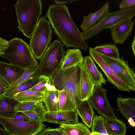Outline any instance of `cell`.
I'll return each instance as SVG.
<instances>
[{
	"instance_id": "obj_1",
	"label": "cell",
	"mask_w": 135,
	"mask_h": 135,
	"mask_svg": "<svg viewBox=\"0 0 135 135\" xmlns=\"http://www.w3.org/2000/svg\"><path fill=\"white\" fill-rule=\"evenodd\" d=\"M46 15L54 32L66 47L87 50L88 45L64 4L50 5Z\"/></svg>"
},
{
	"instance_id": "obj_2",
	"label": "cell",
	"mask_w": 135,
	"mask_h": 135,
	"mask_svg": "<svg viewBox=\"0 0 135 135\" xmlns=\"http://www.w3.org/2000/svg\"><path fill=\"white\" fill-rule=\"evenodd\" d=\"M82 62L64 69L60 68L50 78V84L58 90L66 91L76 106L81 102L80 85Z\"/></svg>"
},
{
	"instance_id": "obj_3",
	"label": "cell",
	"mask_w": 135,
	"mask_h": 135,
	"mask_svg": "<svg viewBox=\"0 0 135 135\" xmlns=\"http://www.w3.org/2000/svg\"><path fill=\"white\" fill-rule=\"evenodd\" d=\"M40 0H18L15 5L18 28L27 37L31 38L41 13Z\"/></svg>"
},
{
	"instance_id": "obj_4",
	"label": "cell",
	"mask_w": 135,
	"mask_h": 135,
	"mask_svg": "<svg viewBox=\"0 0 135 135\" xmlns=\"http://www.w3.org/2000/svg\"><path fill=\"white\" fill-rule=\"evenodd\" d=\"M0 56L8 60L12 65L25 69L30 66L36 67L38 64L30 46L20 38H14L9 41Z\"/></svg>"
},
{
	"instance_id": "obj_5",
	"label": "cell",
	"mask_w": 135,
	"mask_h": 135,
	"mask_svg": "<svg viewBox=\"0 0 135 135\" xmlns=\"http://www.w3.org/2000/svg\"><path fill=\"white\" fill-rule=\"evenodd\" d=\"M63 46V44L57 39L50 44L36 67L40 75L50 78L60 68L65 53Z\"/></svg>"
},
{
	"instance_id": "obj_6",
	"label": "cell",
	"mask_w": 135,
	"mask_h": 135,
	"mask_svg": "<svg viewBox=\"0 0 135 135\" xmlns=\"http://www.w3.org/2000/svg\"><path fill=\"white\" fill-rule=\"evenodd\" d=\"M52 30L45 16L38 20L31 37L30 46L35 58L40 60L52 40Z\"/></svg>"
},
{
	"instance_id": "obj_7",
	"label": "cell",
	"mask_w": 135,
	"mask_h": 135,
	"mask_svg": "<svg viewBox=\"0 0 135 135\" xmlns=\"http://www.w3.org/2000/svg\"><path fill=\"white\" fill-rule=\"evenodd\" d=\"M135 16V6L110 12L109 14L98 24L87 31L81 33L85 40L93 37L101 31L110 28L122 21L132 19Z\"/></svg>"
},
{
	"instance_id": "obj_8",
	"label": "cell",
	"mask_w": 135,
	"mask_h": 135,
	"mask_svg": "<svg viewBox=\"0 0 135 135\" xmlns=\"http://www.w3.org/2000/svg\"><path fill=\"white\" fill-rule=\"evenodd\" d=\"M0 123L13 135H37L46 125L32 120L29 122L0 117Z\"/></svg>"
},
{
	"instance_id": "obj_9",
	"label": "cell",
	"mask_w": 135,
	"mask_h": 135,
	"mask_svg": "<svg viewBox=\"0 0 135 135\" xmlns=\"http://www.w3.org/2000/svg\"><path fill=\"white\" fill-rule=\"evenodd\" d=\"M103 59L112 70L129 87L131 90H135V73L127 61L122 57L111 58L100 55Z\"/></svg>"
},
{
	"instance_id": "obj_10",
	"label": "cell",
	"mask_w": 135,
	"mask_h": 135,
	"mask_svg": "<svg viewBox=\"0 0 135 135\" xmlns=\"http://www.w3.org/2000/svg\"><path fill=\"white\" fill-rule=\"evenodd\" d=\"M88 100L98 113L108 118H116L114 109L109 104L106 90L102 86H95Z\"/></svg>"
},
{
	"instance_id": "obj_11",
	"label": "cell",
	"mask_w": 135,
	"mask_h": 135,
	"mask_svg": "<svg viewBox=\"0 0 135 135\" xmlns=\"http://www.w3.org/2000/svg\"><path fill=\"white\" fill-rule=\"evenodd\" d=\"M89 51L91 58L102 70L110 83L118 90L128 92L130 91L129 87L107 64L100 54L95 51L93 48L90 47Z\"/></svg>"
},
{
	"instance_id": "obj_12",
	"label": "cell",
	"mask_w": 135,
	"mask_h": 135,
	"mask_svg": "<svg viewBox=\"0 0 135 135\" xmlns=\"http://www.w3.org/2000/svg\"><path fill=\"white\" fill-rule=\"evenodd\" d=\"M25 69L0 61V84L9 89L22 76Z\"/></svg>"
},
{
	"instance_id": "obj_13",
	"label": "cell",
	"mask_w": 135,
	"mask_h": 135,
	"mask_svg": "<svg viewBox=\"0 0 135 135\" xmlns=\"http://www.w3.org/2000/svg\"><path fill=\"white\" fill-rule=\"evenodd\" d=\"M134 24V21L130 19L122 21L110 27L113 41L116 44H123L131 35Z\"/></svg>"
},
{
	"instance_id": "obj_14",
	"label": "cell",
	"mask_w": 135,
	"mask_h": 135,
	"mask_svg": "<svg viewBox=\"0 0 135 135\" xmlns=\"http://www.w3.org/2000/svg\"><path fill=\"white\" fill-rule=\"evenodd\" d=\"M46 121L47 122L70 124L79 123L78 114L76 110L47 112Z\"/></svg>"
},
{
	"instance_id": "obj_15",
	"label": "cell",
	"mask_w": 135,
	"mask_h": 135,
	"mask_svg": "<svg viewBox=\"0 0 135 135\" xmlns=\"http://www.w3.org/2000/svg\"><path fill=\"white\" fill-rule=\"evenodd\" d=\"M109 8V3L107 2L96 12L84 16L81 26L82 31L89 30L101 22L110 13Z\"/></svg>"
},
{
	"instance_id": "obj_16",
	"label": "cell",
	"mask_w": 135,
	"mask_h": 135,
	"mask_svg": "<svg viewBox=\"0 0 135 135\" xmlns=\"http://www.w3.org/2000/svg\"><path fill=\"white\" fill-rule=\"evenodd\" d=\"M46 90L43 103L47 112L60 111L58 90L50 84V81L46 84Z\"/></svg>"
},
{
	"instance_id": "obj_17",
	"label": "cell",
	"mask_w": 135,
	"mask_h": 135,
	"mask_svg": "<svg viewBox=\"0 0 135 135\" xmlns=\"http://www.w3.org/2000/svg\"><path fill=\"white\" fill-rule=\"evenodd\" d=\"M82 65L86 70L95 86H102V84H106L107 81L103 77L90 56H86L83 58Z\"/></svg>"
},
{
	"instance_id": "obj_18",
	"label": "cell",
	"mask_w": 135,
	"mask_h": 135,
	"mask_svg": "<svg viewBox=\"0 0 135 135\" xmlns=\"http://www.w3.org/2000/svg\"><path fill=\"white\" fill-rule=\"evenodd\" d=\"M118 110L127 120L130 117L135 121V99L124 98L121 95L117 99Z\"/></svg>"
},
{
	"instance_id": "obj_19",
	"label": "cell",
	"mask_w": 135,
	"mask_h": 135,
	"mask_svg": "<svg viewBox=\"0 0 135 135\" xmlns=\"http://www.w3.org/2000/svg\"><path fill=\"white\" fill-rule=\"evenodd\" d=\"M95 87L86 70L82 65L80 89L81 101L88 100Z\"/></svg>"
},
{
	"instance_id": "obj_20",
	"label": "cell",
	"mask_w": 135,
	"mask_h": 135,
	"mask_svg": "<svg viewBox=\"0 0 135 135\" xmlns=\"http://www.w3.org/2000/svg\"><path fill=\"white\" fill-rule=\"evenodd\" d=\"M19 103L14 98L4 94L0 96V117L13 118L16 112L15 107Z\"/></svg>"
},
{
	"instance_id": "obj_21",
	"label": "cell",
	"mask_w": 135,
	"mask_h": 135,
	"mask_svg": "<svg viewBox=\"0 0 135 135\" xmlns=\"http://www.w3.org/2000/svg\"><path fill=\"white\" fill-rule=\"evenodd\" d=\"M36 67L30 66L25 69L22 76L11 87L5 90L4 95L13 98L15 91L21 84L28 80L38 78L40 75Z\"/></svg>"
},
{
	"instance_id": "obj_22",
	"label": "cell",
	"mask_w": 135,
	"mask_h": 135,
	"mask_svg": "<svg viewBox=\"0 0 135 135\" xmlns=\"http://www.w3.org/2000/svg\"><path fill=\"white\" fill-rule=\"evenodd\" d=\"M104 125L108 135H125L126 124L121 120L116 118H105Z\"/></svg>"
},
{
	"instance_id": "obj_23",
	"label": "cell",
	"mask_w": 135,
	"mask_h": 135,
	"mask_svg": "<svg viewBox=\"0 0 135 135\" xmlns=\"http://www.w3.org/2000/svg\"><path fill=\"white\" fill-rule=\"evenodd\" d=\"M76 110L83 122L89 128L92 126L94 113L90 104L88 100L82 101L76 107Z\"/></svg>"
},
{
	"instance_id": "obj_24",
	"label": "cell",
	"mask_w": 135,
	"mask_h": 135,
	"mask_svg": "<svg viewBox=\"0 0 135 135\" xmlns=\"http://www.w3.org/2000/svg\"><path fill=\"white\" fill-rule=\"evenodd\" d=\"M45 90L35 91L30 89L14 94L13 98L19 102H28L43 103Z\"/></svg>"
},
{
	"instance_id": "obj_25",
	"label": "cell",
	"mask_w": 135,
	"mask_h": 135,
	"mask_svg": "<svg viewBox=\"0 0 135 135\" xmlns=\"http://www.w3.org/2000/svg\"><path fill=\"white\" fill-rule=\"evenodd\" d=\"M83 58L79 49H69L66 52L60 68L63 70L71 67L82 62Z\"/></svg>"
},
{
	"instance_id": "obj_26",
	"label": "cell",
	"mask_w": 135,
	"mask_h": 135,
	"mask_svg": "<svg viewBox=\"0 0 135 135\" xmlns=\"http://www.w3.org/2000/svg\"><path fill=\"white\" fill-rule=\"evenodd\" d=\"M59 127L63 129L66 135H90L91 133L89 128L83 123L62 124Z\"/></svg>"
},
{
	"instance_id": "obj_27",
	"label": "cell",
	"mask_w": 135,
	"mask_h": 135,
	"mask_svg": "<svg viewBox=\"0 0 135 135\" xmlns=\"http://www.w3.org/2000/svg\"><path fill=\"white\" fill-rule=\"evenodd\" d=\"M46 112L43 103H41L31 109L23 112L32 120L40 123L46 121L45 116Z\"/></svg>"
},
{
	"instance_id": "obj_28",
	"label": "cell",
	"mask_w": 135,
	"mask_h": 135,
	"mask_svg": "<svg viewBox=\"0 0 135 135\" xmlns=\"http://www.w3.org/2000/svg\"><path fill=\"white\" fill-rule=\"evenodd\" d=\"M99 54L114 59L120 57L118 50L115 44H106L97 46L93 48Z\"/></svg>"
},
{
	"instance_id": "obj_29",
	"label": "cell",
	"mask_w": 135,
	"mask_h": 135,
	"mask_svg": "<svg viewBox=\"0 0 135 135\" xmlns=\"http://www.w3.org/2000/svg\"><path fill=\"white\" fill-rule=\"evenodd\" d=\"M58 91L60 111L76 110V106L68 93L64 90Z\"/></svg>"
},
{
	"instance_id": "obj_30",
	"label": "cell",
	"mask_w": 135,
	"mask_h": 135,
	"mask_svg": "<svg viewBox=\"0 0 135 135\" xmlns=\"http://www.w3.org/2000/svg\"><path fill=\"white\" fill-rule=\"evenodd\" d=\"M105 118L101 115L93 116L91 129V133H98L104 135H108L104 125Z\"/></svg>"
},
{
	"instance_id": "obj_31",
	"label": "cell",
	"mask_w": 135,
	"mask_h": 135,
	"mask_svg": "<svg viewBox=\"0 0 135 135\" xmlns=\"http://www.w3.org/2000/svg\"><path fill=\"white\" fill-rule=\"evenodd\" d=\"M41 103L35 102H19L15 107L14 111L22 112L25 111L36 107Z\"/></svg>"
},
{
	"instance_id": "obj_32",
	"label": "cell",
	"mask_w": 135,
	"mask_h": 135,
	"mask_svg": "<svg viewBox=\"0 0 135 135\" xmlns=\"http://www.w3.org/2000/svg\"><path fill=\"white\" fill-rule=\"evenodd\" d=\"M38 77L28 80L21 84L15 92L14 95L18 93L30 89L38 83Z\"/></svg>"
},
{
	"instance_id": "obj_33",
	"label": "cell",
	"mask_w": 135,
	"mask_h": 135,
	"mask_svg": "<svg viewBox=\"0 0 135 135\" xmlns=\"http://www.w3.org/2000/svg\"><path fill=\"white\" fill-rule=\"evenodd\" d=\"M50 78L48 76L40 75L38 77L37 83L30 89L35 91L45 90V85L50 81Z\"/></svg>"
},
{
	"instance_id": "obj_34",
	"label": "cell",
	"mask_w": 135,
	"mask_h": 135,
	"mask_svg": "<svg viewBox=\"0 0 135 135\" xmlns=\"http://www.w3.org/2000/svg\"><path fill=\"white\" fill-rule=\"evenodd\" d=\"M64 131L60 127L45 129L37 135H64Z\"/></svg>"
},
{
	"instance_id": "obj_35",
	"label": "cell",
	"mask_w": 135,
	"mask_h": 135,
	"mask_svg": "<svg viewBox=\"0 0 135 135\" xmlns=\"http://www.w3.org/2000/svg\"><path fill=\"white\" fill-rule=\"evenodd\" d=\"M13 118L16 119L26 122H29L32 120L28 115L22 112H16Z\"/></svg>"
},
{
	"instance_id": "obj_36",
	"label": "cell",
	"mask_w": 135,
	"mask_h": 135,
	"mask_svg": "<svg viewBox=\"0 0 135 135\" xmlns=\"http://www.w3.org/2000/svg\"><path fill=\"white\" fill-rule=\"evenodd\" d=\"M135 0H122L120 3L119 8L122 9L135 6Z\"/></svg>"
},
{
	"instance_id": "obj_37",
	"label": "cell",
	"mask_w": 135,
	"mask_h": 135,
	"mask_svg": "<svg viewBox=\"0 0 135 135\" xmlns=\"http://www.w3.org/2000/svg\"><path fill=\"white\" fill-rule=\"evenodd\" d=\"M9 41L0 37V56L4 53V51L7 48Z\"/></svg>"
},
{
	"instance_id": "obj_38",
	"label": "cell",
	"mask_w": 135,
	"mask_h": 135,
	"mask_svg": "<svg viewBox=\"0 0 135 135\" xmlns=\"http://www.w3.org/2000/svg\"><path fill=\"white\" fill-rule=\"evenodd\" d=\"M77 0H54V1L56 4H64L66 3H70Z\"/></svg>"
},
{
	"instance_id": "obj_39",
	"label": "cell",
	"mask_w": 135,
	"mask_h": 135,
	"mask_svg": "<svg viewBox=\"0 0 135 135\" xmlns=\"http://www.w3.org/2000/svg\"><path fill=\"white\" fill-rule=\"evenodd\" d=\"M0 135H13L8 132L5 129H3L0 126Z\"/></svg>"
},
{
	"instance_id": "obj_40",
	"label": "cell",
	"mask_w": 135,
	"mask_h": 135,
	"mask_svg": "<svg viewBox=\"0 0 135 135\" xmlns=\"http://www.w3.org/2000/svg\"><path fill=\"white\" fill-rule=\"evenodd\" d=\"M130 124L134 128L135 126V121L132 118H129L128 120Z\"/></svg>"
},
{
	"instance_id": "obj_41",
	"label": "cell",
	"mask_w": 135,
	"mask_h": 135,
	"mask_svg": "<svg viewBox=\"0 0 135 135\" xmlns=\"http://www.w3.org/2000/svg\"><path fill=\"white\" fill-rule=\"evenodd\" d=\"M5 91V88L0 84V96L4 94Z\"/></svg>"
},
{
	"instance_id": "obj_42",
	"label": "cell",
	"mask_w": 135,
	"mask_h": 135,
	"mask_svg": "<svg viewBox=\"0 0 135 135\" xmlns=\"http://www.w3.org/2000/svg\"><path fill=\"white\" fill-rule=\"evenodd\" d=\"M135 37H134V38L132 42L131 47L132 48L134 56L135 55Z\"/></svg>"
},
{
	"instance_id": "obj_43",
	"label": "cell",
	"mask_w": 135,
	"mask_h": 135,
	"mask_svg": "<svg viewBox=\"0 0 135 135\" xmlns=\"http://www.w3.org/2000/svg\"><path fill=\"white\" fill-rule=\"evenodd\" d=\"M90 135H104L100 133L94 132L91 133V132Z\"/></svg>"
},
{
	"instance_id": "obj_44",
	"label": "cell",
	"mask_w": 135,
	"mask_h": 135,
	"mask_svg": "<svg viewBox=\"0 0 135 135\" xmlns=\"http://www.w3.org/2000/svg\"><path fill=\"white\" fill-rule=\"evenodd\" d=\"M64 135H66V134L65 132L64 131Z\"/></svg>"
}]
</instances>
